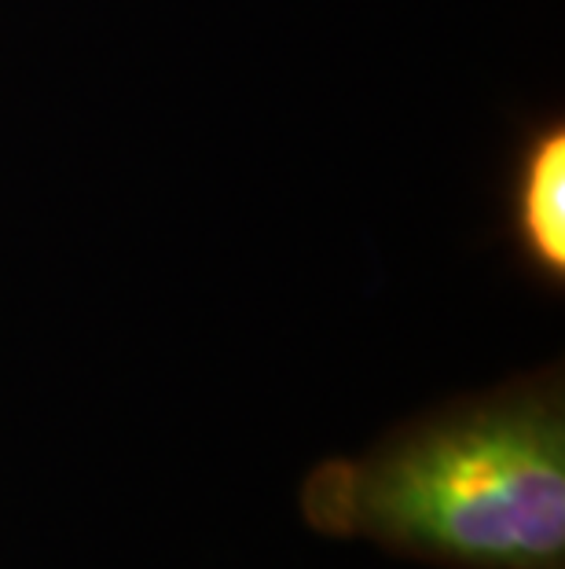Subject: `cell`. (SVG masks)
<instances>
[{
	"label": "cell",
	"instance_id": "6da1fadb",
	"mask_svg": "<svg viewBox=\"0 0 565 569\" xmlns=\"http://www.w3.org/2000/svg\"><path fill=\"white\" fill-rule=\"evenodd\" d=\"M302 522L434 569H565V375L539 365L401 419L297 489Z\"/></svg>",
	"mask_w": 565,
	"mask_h": 569
},
{
	"label": "cell",
	"instance_id": "7a4b0ae2",
	"mask_svg": "<svg viewBox=\"0 0 565 569\" xmlns=\"http://www.w3.org/2000/svg\"><path fill=\"white\" fill-rule=\"evenodd\" d=\"M507 232L522 269L551 290L565 283V122L544 118L514 151Z\"/></svg>",
	"mask_w": 565,
	"mask_h": 569
}]
</instances>
